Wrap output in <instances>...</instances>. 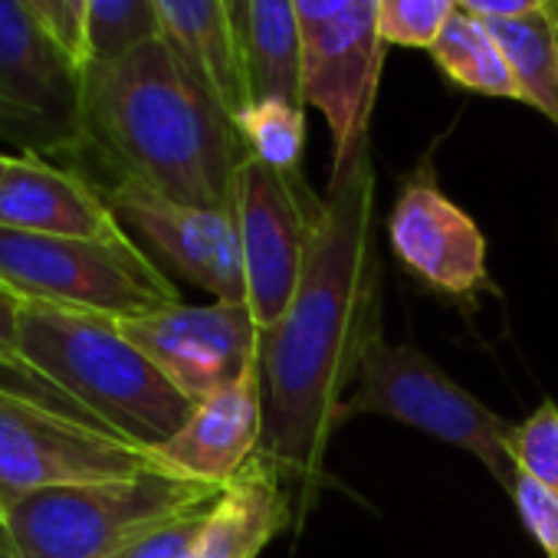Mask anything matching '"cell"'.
Segmentation results:
<instances>
[{
    "instance_id": "obj_1",
    "label": "cell",
    "mask_w": 558,
    "mask_h": 558,
    "mask_svg": "<svg viewBox=\"0 0 558 558\" xmlns=\"http://www.w3.org/2000/svg\"><path fill=\"white\" fill-rule=\"evenodd\" d=\"M381 339L375 161L365 145L332 171L296 296L259 332L263 440L256 457L290 489L296 522L323 486L342 408Z\"/></svg>"
},
{
    "instance_id": "obj_2",
    "label": "cell",
    "mask_w": 558,
    "mask_h": 558,
    "mask_svg": "<svg viewBox=\"0 0 558 558\" xmlns=\"http://www.w3.org/2000/svg\"><path fill=\"white\" fill-rule=\"evenodd\" d=\"M246 158L233 112L161 37L83 66V155L70 168L96 184L138 181L233 214Z\"/></svg>"
},
{
    "instance_id": "obj_3",
    "label": "cell",
    "mask_w": 558,
    "mask_h": 558,
    "mask_svg": "<svg viewBox=\"0 0 558 558\" xmlns=\"http://www.w3.org/2000/svg\"><path fill=\"white\" fill-rule=\"evenodd\" d=\"M21 355L80 401L109 434L148 453L171 440L194 411V401L106 316L24 303Z\"/></svg>"
},
{
    "instance_id": "obj_4",
    "label": "cell",
    "mask_w": 558,
    "mask_h": 558,
    "mask_svg": "<svg viewBox=\"0 0 558 558\" xmlns=\"http://www.w3.org/2000/svg\"><path fill=\"white\" fill-rule=\"evenodd\" d=\"M220 486L161 466L135 476L47 486L4 506L11 558H109L129 538L220 499Z\"/></svg>"
},
{
    "instance_id": "obj_5",
    "label": "cell",
    "mask_w": 558,
    "mask_h": 558,
    "mask_svg": "<svg viewBox=\"0 0 558 558\" xmlns=\"http://www.w3.org/2000/svg\"><path fill=\"white\" fill-rule=\"evenodd\" d=\"M0 287L24 303L135 319L181 303L174 279L135 240H80L0 227Z\"/></svg>"
},
{
    "instance_id": "obj_6",
    "label": "cell",
    "mask_w": 558,
    "mask_h": 558,
    "mask_svg": "<svg viewBox=\"0 0 558 558\" xmlns=\"http://www.w3.org/2000/svg\"><path fill=\"white\" fill-rule=\"evenodd\" d=\"M368 414L391 417L470 453L506 493H512V424L460 388L414 345H391L381 339L372 349L342 408V424Z\"/></svg>"
},
{
    "instance_id": "obj_7",
    "label": "cell",
    "mask_w": 558,
    "mask_h": 558,
    "mask_svg": "<svg viewBox=\"0 0 558 558\" xmlns=\"http://www.w3.org/2000/svg\"><path fill=\"white\" fill-rule=\"evenodd\" d=\"M0 142L66 165L83 155V66L21 0H0Z\"/></svg>"
},
{
    "instance_id": "obj_8",
    "label": "cell",
    "mask_w": 558,
    "mask_h": 558,
    "mask_svg": "<svg viewBox=\"0 0 558 558\" xmlns=\"http://www.w3.org/2000/svg\"><path fill=\"white\" fill-rule=\"evenodd\" d=\"M303 27V99L332 135V171L372 145V112L385 70L378 0H296Z\"/></svg>"
},
{
    "instance_id": "obj_9",
    "label": "cell",
    "mask_w": 558,
    "mask_h": 558,
    "mask_svg": "<svg viewBox=\"0 0 558 558\" xmlns=\"http://www.w3.org/2000/svg\"><path fill=\"white\" fill-rule=\"evenodd\" d=\"M323 197L300 171H276L253 158L236 174L233 220L243 250L246 306L259 329L272 326L296 296Z\"/></svg>"
},
{
    "instance_id": "obj_10",
    "label": "cell",
    "mask_w": 558,
    "mask_h": 558,
    "mask_svg": "<svg viewBox=\"0 0 558 558\" xmlns=\"http://www.w3.org/2000/svg\"><path fill=\"white\" fill-rule=\"evenodd\" d=\"M125 233L168 272L223 303H246V276L236 220L171 201L138 181L99 184Z\"/></svg>"
},
{
    "instance_id": "obj_11",
    "label": "cell",
    "mask_w": 558,
    "mask_h": 558,
    "mask_svg": "<svg viewBox=\"0 0 558 558\" xmlns=\"http://www.w3.org/2000/svg\"><path fill=\"white\" fill-rule=\"evenodd\" d=\"M151 466H158L155 457L122 437L0 395V512L11 499L47 486L135 476Z\"/></svg>"
},
{
    "instance_id": "obj_12",
    "label": "cell",
    "mask_w": 558,
    "mask_h": 558,
    "mask_svg": "<svg viewBox=\"0 0 558 558\" xmlns=\"http://www.w3.org/2000/svg\"><path fill=\"white\" fill-rule=\"evenodd\" d=\"M122 336L194 404L240 381L259 355V323L246 303H174L168 310L119 319Z\"/></svg>"
},
{
    "instance_id": "obj_13",
    "label": "cell",
    "mask_w": 558,
    "mask_h": 558,
    "mask_svg": "<svg viewBox=\"0 0 558 558\" xmlns=\"http://www.w3.org/2000/svg\"><path fill=\"white\" fill-rule=\"evenodd\" d=\"M388 243L417 283L447 300L473 303L489 290L486 236L476 220L444 194L430 158L404 178L388 214Z\"/></svg>"
},
{
    "instance_id": "obj_14",
    "label": "cell",
    "mask_w": 558,
    "mask_h": 558,
    "mask_svg": "<svg viewBox=\"0 0 558 558\" xmlns=\"http://www.w3.org/2000/svg\"><path fill=\"white\" fill-rule=\"evenodd\" d=\"M0 227L112 243L132 240L93 178L40 155H11L0 181Z\"/></svg>"
},
{
    "instance_id": "obj_15",
    "label": "cell",
    "mask_w": 558,
    "mask_h": 558,
    "mask_svg": "<svg viewBox=\"0 0 558 558\" xmlns=\"http://www.w3.org/2000/svg\"><path fill=\"white\" fill-rule=\"evenodd\" d=\"M263 440V398L256 365L233 385L197 401L187 424L151 450L155 463L174 476L207 486H230L256 457Z\"/></svg>"
},
{
    "instance_id": "obj_16",
    "label": "cell",
    "mask_w": 558,
    "mask_h": 558,
    "mask_svg": "<svg viewBox=\"0 0 558 558\" xmlns=\"http://www.w3.org/2000/svg\"><path fill=\"white\" fill-rule=\"evenodd\" d=\"M296 525L290 489L259 457L223 486L191 558H256L279 532Z\"/></svg>"
},
{
    "instance_id": "obj_17",
    "label": "cell",
    "mask_w": 558,
    "mask_h": 558,
    "mask_svg": "<svg viewBox=\"0 0 558 558\" xmlns=\"http://www.w3.org/2000/svg\"><path fill=\"white\" fill-rule=\"evenodd\" d=\"M151 11L158 37L201 73L236 116V109L246 106V80L227 0H151Z\"/></svg>"
},
{
    "instance_id": "obj_18",
    "label": "cell",
    "mask_w": 558,
    "mask_h": 558,
    "mask_svg": "<svg viewBox=\"0 0 558 558\" xmlns=\"http://www.w3.org/2000/svg\"><path fill=\"white\" fill-rule=\"evenodd\" d=\"M246 102L250 99H303V27L296 0H246L240 37Z\"/></svg>"
},
{
    "instance_id": "obj_19",
    "label": "cell",
    "mask_w": 558,
    "mask_h": 558,
    "mask_svg": "<svg viewBox=\"0 0 558 558\" xmlns=\"http://www.w3.org/2000/svg\"><path fill=\"white\" fill-rule=\"evenodd\" d=\"M486 24L509 60L522 102L558 129V4L525 17Z\"/></svg>"
},
{
    "instance_id": "obj_20",
    "label": "cell",
    "mask_w": 558,
    "mask_h": 558,
    "mask_svg": "<svg viewBox=\"0 0 558 558\" xmlns=\"http://www.w3.org/2000/svg\"><path fill=\"white\" fill-rule=\"evenodd\" d=\"M427 53L453 86L476 93V96H489V99L522 102L509 60L502 57L486 21L466 11H457Z\"/></svg>"
},
{
    "instance_id": "obj_21",
    "label": "cell",
    "mask_w": 558,
    "mask_h": 558,
    "mask_svg": "<svg viewBox=\"0 0 558 558\" xmlns=\"http://www.w3.org/2000/svg\"><path fill=\"white\" fill-rule=\"evenodd\" d=\"M233 125L246 155L276 171H300L306 148V106L290 99H250L236 109Z\"/></svg>"
},
{
    "instance_id": "obj_22",
    "label": "cell",
    "mask_w": 558,
    "mask_h": 558,
    "mask_svg": "<svg viewBox=\"0 0 558 558\" xmlns=\"http://www.w3.org/2000/svg\"><path fill=\"white\" fill-rule=\"evenodd\" d=\"M151 37H158L151 0H86L89 60L119 57Z\"/></svg>"
},
{
    "instance_id": "obj_23",
    "label": "cell",
    "mask_w": 558,
    "mask_h": 558,
    "mask_svg": "<svg viewBox=\"0 0 558 558\" xmlns=\"http://www.w3.org/2000/svg\"><path fill=\"white\" fill-rule=\"evenodd\" d=\"M457 11V0H378V34L385 47L430 50Z\"/></svg>"
},
{
    "instance_id": "obj_24",
    "label": "cell",
    "mask_w": 558,
    "mask_h": 558,
    "mask_svg": "<svg viewBox=\"0 0 558 558\" xmlns=\"http://www.w3.org/2000/svg\"><path fill=\"white\" fill-rule=\"evenodd\" d=\"M512 463L515 473L538 480L558 493V404L542 401L522 424H512Z\"/></svg>"
},
{
    "instance_id": "obj_25",
    "label": "cell",
    "mask_w": 558,
    "mask_h": 558,
    "mask_svg": "<svg viewBox=\"0 0 558 558\" xmlns=\"http://www.w3.org/2000/svg\"><path fill=\"white\" fill-rule=\"evenodd\" d=\"M0 395H11V398H21V401H31L37 408H47L73 424H83V427H93V430H102L109 434L80 401H73L63 388H57L47 375H40L34 365L27 362H8L0 359ZM116 437V434H112Z\"/></svg>"
},
{
    "instance_id": "obj_26",
    "label": "cell",
    "mask_w": 558,
    "mask_h": 558,
    "mask_svg": "<svg viewBox=\"0 0 558 558\" xmlns=\"http://www.w3.org/2000/svg\"><path fill=\"white\" fill-rule=\"evenodd\" d=\"M217 502L210 506H201V509H191L184 515H174L161 525H151L148 532L129 538L119 551H112L109 558H191L197 542H201V532L210 519Z\"/></svg>"
},
{
    "instance_id": "obj_27",
    "label": "cell",
    "mask_w": 558,
    "mask_h": 558,
    "mask_svg": "<svg viewBox=\"0 0 558 558\" xmlns=\"http://www.w3.org/2000/svg\"><path fill=\"white\" fill-rule=\"evenodd\" d=\"M509 496L519 509L525 532L538 542V548L548 558H558V493L525 473H515Z\"/></svg>"
},
{
    "instance_id": "obj_28",
    "label": "cell",
    "mask_w": 558,
    "mask_h": 558,
    "mask_svg": "<svg viewBox=\"0 0 558 558\" xmlns=\"http://www.w3.org/2000/svg\"><path fill=\"white\" fill-rule=\"evenodd\" d=\"M50 27L57 40L66 47V53L86 66L89 47H86V0H50Z\"/></svg>"
},
{
    "instance_id": "obj_29",
    "label": "cell",
    "mask_w": 558,
    "mask_h": 558,
    "mask_svg": "<svg viewBox=\"0 0 558 558\" xmlns=\"http://www.w3.org/2000/svg\"><path fill=\"white\" fill-rule=\"evenodd\" d=\"M460 11L480 17V21H509V17H525L542 8H551L558 0H457Z\"/></svg>"
},
{
    "instance_id": "obj_30",
    "label": "cell",
    "mask_w": 558,
    "mask_h": 558,
    "mask_svg": "<svg viewBox=\"0 0 558 558\" xmlns=\"http://www.w3.org/2000/svg\"><path fill=\"white\" fill-rule=\"evenodd\" d=\"M21 310L24 300L14 296L8 287H0V359L24 362L21 355Z\"/></svg>"
},
{
    "instance_id": "obj_31",
    "label": "cell",
    "mask_w": 558,
    "mask_h": 558,
    "mask_svg": "<svg viewBox=\"0 0 558 558\" xmlns=\"http://www.w3.org/2000/svg\"><path fill=\"white\" fill-rule=\"evenodd\" d=\"M227 11H230V24H233V34H236V44L243 37V21H246V0H227ZM243 57V53H240Z\"/></svg>"
},
{
    "instance_id": "obj_32",
    "label": "cell",
    "mask_w": 558,
    "mask_h": 558,
    "mask_svg": "<svg viewBox=\"0 0 558 558\" xmlns=\"http://www.w3.org/2000/svg\"><path fill=\"white\" fill-rule=\"evenodd\" d=\"M21 4L27 8V11H34L47 27H50V0H21ZM53 31V27H50Z\"/></svg>"
},
{
    "instance_id": "obj_33",
    "label": "cell",
    "mask_w": 558,
    "mask_h": 558,
    "mask_svg": "<svg viewBox=\"0 0 558 558\" xmlns=\"http://www.w3.org/2000/svg\"><path fill=\"white\" fill-rule=\"evenodd\" d=\"M0 558H11V545H8V532H4V519H0Z\"/></svg>"
},
{
    "instance_id": "obj_34",
    "label": "cell",
    "mask_w": 558,
    "mask_h": 558,
    "mask_svg": "<svg viewBox=\"0 0 558 558\" xmlns=\"http://www.w3.org/2000/svg\"><path fill=\"white\" fill-rule=\"evenodd\" d=\"M8 165H11V155H0V181L8 174Z\"/></svg>"
}]
</instances>
